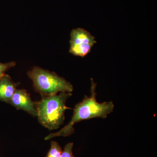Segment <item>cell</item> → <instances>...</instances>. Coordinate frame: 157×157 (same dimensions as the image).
Returning <instances> with one entry per match:
<instances>
[{"instance_id": "obj_1", "label": "cell", "mask_w": 157, "mask_h": 157, "mask_svg": "<svg viewBox=\"0 0 157 157\" xmlns=\"http://www.w3.org/2000/svg\"><path fill=\"white\" fill-rule=\"evenodd\" d=\"M97 84L91 78L90 96H85L83 100L75 105L73 116L67 124L56 133H51L45 138L49 140L54 137H67L74 133V124L81 121L95 118L105 119L113 112L114 105L112 101L99 103L97 100Z\"/></svg>"}, {"instance_id": "obj_2", "label": "cell", "mask_w": 157, "mask_h": 157, "mask_svg": "<svg viewBox=\"0 0 157 157\" xmlns=\"http://www.w3.org/2000/svg\"><path fill=\"white\" fill-rule=\"evenodd\" d=\"M72 93L60 92L51 95L42 96L40 101L36 102L39 122L50 131L58 129L64 123L65 111L70 109L66 105Z\"/></svg>"}, {"instance_id": "obj_3", "label": "cell", "mask_w": 157, "mask_h": 157, "mask_svg": "<svg viewBox=\"0 0 157 157\" xmlns=\"http://www.w3.org/2000/svg\"><path fill=\"white\" fill-rule=\"evenodd\" d=\"M28 76L33 81L35 91L42 96L73 91V86L70 82L56 73L39 67H35L29 70Z\"/></svg>"}, {"instance_id": "obj_4", "label": "cell", "mask_w": 157, "mask_h": 157, "mask_svg": "<svg viewBox=\"0 0 157 157\" xmlns=\"http://www.w3.org/2000/svg\"><path fill=\"white\" fill-rule=\"evenodd\" d=\"M97 43L95 37L82 28L74 29L70 33V52L75 56L84 57Z\"/></svg>"}, {"instance_id": "obj_5", "label": "cell", "mask_w": 157, "mask_h": 157, "mask_svg": "<svg viewBox=\"0 0 157 157\" xmlns=\"http://www.w3.org/2000/svg\"><path fill=\"white\" fill-rule=\"evenodd\" d=\"M9 104L16 109H21L33 116L37 117L36 102L32 100L30 95L25 90L16 89Z\"/></svg>"}, {"instance_id": "obj_6", "label": "cell", "mask_w": 157, "mask_h": 157, "mask_svg": "<svg viewBox=\"0 0 157 157\" xmlns=\"http://www.w3.org/2000/svg\"><path fill=\"white\" fill-rule=\"evenodd\" d=\"M19 83H15L11 76L5 74L0 78V101L9 103Z\"/></svg>"}, {"instance_id": "obj_7", "label": "cell", "mask_w": 157, "mask_h": 157, "mask_svg": "<svg viewBox=\"0 0 157 157\" xmlns=\"http://www.w3.org/2000/svg\"><path fill=\"white\" fill-rule=\"evenodd\" d=\"M62 151L59 143L54 140L51 142V147L46 157H61Z\"/></svg>"}, {"instance_id": "obj_8", "label": "cell", "mask_w": 157, "mask_h": 157, "mask_svg": "<svg viewBox=\"0 0 157 157\" xmlns=\"http://www.w3.org/2000/svg\"><path fill=\"white\" fill-rule=\"evenodd\" d=\"M16 65V62H11L6 63H0V78L6 74L5 73L6 71L14 67Z\"/></svg>"}, {"instance_id": "obj_9", "label": "cell", "mask_w": 157, "mask_h": 157, "mask_svg": "<svg viewBox=\"0 0 157 157\" xmlns=\"http://www.w3.org/2000/svg\"><path fill=\"white\" fill-rule=\"evenodd\" d=\"M73 143L71 142L68 143L65 146L63 151H62L61 157H75L73 153Z\"/></svg>"}]
</instances>
